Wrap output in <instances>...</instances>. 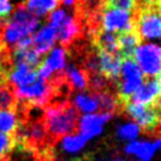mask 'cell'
<instances>
[{
  "mask_svg": "<svg viewBox=\"0 0 161 161\" xmlns=\"http://www.w3.org/2000/svg\"><path fill=\"white\" fill-rule=\"evenodd\" d=\"M44 124L49 145L54 147L59 140L67 135H75L80 112L71 101L44 108Z\"/></svg>",
  "mask_w": 161,
  "mask_h": 161,
  "instance_id": "1",
  "label": "cell"
},
{
  "mask_svg": "<svg viewBox=\"0 0 161 161\" xmlns=\"http://www.w3.org/2000/svg\"><path fill=\"white\" fill-rule=\"evenodd\" d=\"M38 25H39L38 18L26 8L25 4L24 3L18 4L17 7L11 12L7 21L4 24L3 39L5 44L11 49L23 38L31 36Z\"/></svg>",
  "mask_w": 161,
  "mask_h": 161,
  "instance_id": "2",
  "label": "cell"
},
{
  "mask_svg": "<svg viewBox=\"0 0 161 161\" xmlns=\"http://www.w3.org/2000/svg\"><path fill=\"white\" fill-rule=\"evenodd\" d=\"M136 121L145 134L160 139V105L143 106L130 101L121 103V112Z\"/></svg>",
  "mask_w": 161,
  "mask_h": 161,
  "instance_id": "3",
  "label": "cell"
},
{
  "mask_svg": "<svg viewBox=\"0 0 161 161\" xmlns=\"http://www.w3.org/2000/svg\"><path fill=\"white\" fill-rule=\"evenodd\" d=\"M132 25L141 40L160 36V5L136 6L132 13Z\"/></svg>",
  "mask_w": 161,
  "mask_h": 161,
  "instance_id": "4",
  "label": "cell"
},
{
  "mask_svg": "<svg viewBox=\"0 0 161 161\" xmlns=\"http://www.w3.org/2000/svg\"><path fill=\"white\" fill-rule=\"evenodd\" d=\"M160 47L155 44H147L136 48L134 60L139 63V67L145 76L160 75Z\"/></svg>",
  "mask_w": 161,
  "mask_h": 161,
  "instance_id": "5",
  "label": "cell"
},
{
  "mask_svg": "<svg viewBox=\"0 0 161 161\" xmlns=\"http://www.w3.org/2000/svg\"><path fill=\"white\" fill-rule=\"evenodd\" d=\"M160 75L143 76L142 84L132 95L130 101L143 106L160 105Z\"/></svg>",
  "mask_w": 161,
  "mask_h": 161,
  "instance_id": "6",
  "label": "cell"
},
{
  "mask_svg": "<svg viewBox=\"0 0 161 161\" xmlns=\"http://www.w3.org/2000/svg\"><path fill=\"white\" fill-rule=\"evenodd\" d=\"M101 28L113 33H122L133 28L132 13L122 9L103 8L101 12Z\"/></svg>",
  "mask_w": 161,
  "mask_h": 161,
  "instance_id": "7",
  "label": "cell"
},
{
  "mask_svg": "<svg viewBox=\"0 0 161 161\" xmlns=\"http://www.w3.org/2000/svg\"><path fill=\"white\" fill-rule=\"evenodd\" d=\"M99 52V71L100 74L106 78L107 80L118 82L120 76V66H121V58L119 54L106 53V52Z\"/></svg>",
  "mask_w": 161,
  "mask_h": 161,
  "instance_id": "8",
  "label": "cell"
},
{
  "mask_svg": "<svg viewBox=\"0 0 161 161\" xmlns=\"http://www.w3.org/2000/svg\"><path fill=\"white\" fill-rule=\"evenodd\" d=\"M112 115L109 114H86L80 119L79 121V126L78 130H80V136L88 140V139L93 138L94 135L99 134L101 130H103V125L105 121L111 119Z\"/></svg>",
  "mask_w": 161,
  "mask_h": 161,
  "instance_id": "9",
  "label": "cell"
},
{
  "mask_svg": "<svg viewBox=\"0 0 161 161\" xmlns=\"http://www.w3.org/2000/svg\"><path fill=\"white\" fill-rule=\"evenodd\" d=\"M55 30H57V39L59 40L61 48L64 49L75 38H78L80 34H84L81 31L80 24L78 23V20L74 17H71V15H66L61 25Z\"/></svg>",
  "mask_w": 161,
  "mask_h": 161,
  "instance_id": "10",
  "label": "cell"
},
{
  "mask_svg": "<svg viewBox=\"0 0 161 161\" xmlns=\"http://www.w3.org/2000/svg\"><path fill=\"white\" fill-rule=\"evenodd\" d=\"M141 39L139 34L132 28L127 32L118 33V54L122 59L134 58V53L138 46L141 44Z\"/></svg>",
  "mask_w": 161,
  "mask_h": 161,
  "instance_id": "11",
  "label": "cell"
},
{
  "mask_svg": "<svg viewBox=\"0 0 161 161\" xmlns=\"http://www.w3.org/2000/svg\"><path fill=\"white\" fill-rule=\"evenodd\" d=\"M57 40V30L52 26L42 27L36 36L32 38L33 49L39 57L45 55L48 51L53 47L54 42Z\"/></svg>",
  "mask_w": 161,
  "mask_h": 161,
  "instance_id": "12",
  "label": "cell"
},
{
  "mask_svg": "<svg viewBox=\"0 0 161 161\" xmlns=\"http://www.w3.org/2000/svg\"><path fill=\"white\" fill-rule=\"evenodd\" d=\"M160 147V139H157L155 142H141V141H132L125 148L126 153L135 154L141 161H149L157 149Z\"/></svg>",
  "mask_w": 161,
  "mask_h": 161,
  "instance_id": "13",
  "label": "cell"
},
{
  "mask_svg": "<svg viewBox=\"0 0 161 161\" xmlns=\"http://www.w3.org/2000/svg\"><path fill=\"white\" fill-rule=\"evenodd\" d=\"M61 3L63 0H26L24 4L34 17H45L49 15Z\"/></svg>",
  "mask_w": 161,
  "mask_h": 161,
  "instance_id": "14",
  "label": "cell"
},
{
  "mask_svg": "<svg viewBox=\"0 0 161 161\" xmlns=\"http://www.w3.org/2000/svg\"><path fill=\"white\" fill-rule=\"evenodd\" d=\"M65 73L74 91L84 92L85 90H87L88 75L82 68L74 66V65H68L67 68L65 69Z\"/></svg>",
  "mask_w": 161,
  "mask_h": 161,
  "instance_id": "15",
  "label": "cell"
},
{
  "mask_svg": "<svg viewBox=\"0 0 161 161\" xmlns=\"http://www.w3.org/2000/svg\"><path fill=\"white\" fill-rule=\"evenodd\" d=\"M42 64L49 71L52 72V74L55 72H60L65 69L66 65V53L65 49L61 47H57L52 51V53L49 54V57L45 60H42Z\"/></svg>",
  "mask_w": 161,
  "mask_h": 161,
  "instance_id": "16",
  "label": "cell"
},
{
  "mask_svg": "<svg viewBox=\"0 0 161 161\" xmlns=\"http://www.w3.org/2000/svg\"><path fill=\"white\" fill-rule=\"evenodd\" d=\"M18 127V120L14 111H0V132L13 135Z\"/></svg>",
  "mask_w": 161,
  "mask_h": 161,
  "instance_id": "17",
  "label": "cell"
},
{
  "mask_svg": "<svg viewBox=\"0 0 161 161\" xmlns=\"http://www.w3.org/2000/svg\"><path fill=\"white\" fill-rule=\"evenodd\" d=\"M74 106H75L79 112L82 111V112H94L98 109V101L97 99L94 98V95L88 92H80L75 97V103H74Z\"/></svg>",
  "mask_w": 161,
  "mask_h": 161,
  "instance_id": "18",
  "label": "cell"
},
{
  "mask_svg": "<svg viewBox=\"0 0 161 161\" xmlns=\"http://www.w3.org/2000/svg\"><path fill=\"white\" fill-rule=\"evenodd\" d=\"M15 145L17 142L13 135L5 134L3 132H0V161L7 160Z\"/></svg>",
  "mask_w": 161,
  "mask_h": 161,
  "instance_id": "19",
  "label": "cell"
},
{
  "mask_svg": "<svg viewBox=\"0 0 161 161\" xmlns=\"http://www.w3.org/2000/svg\"><path fill=\"white\" fill-rule=\"evenodd\" d=\"M103 8L122 9L133 13L136 8V0H103Z\"/></svg>",
  "mask_w": 161,
  "mask_h": 161,
  "instance_id": "20",
  "label": "cell"
},
{
  "mask_svg": "<svg viewBox=\"0 0 161 161\" xmlns=\"http://www.w3.org/2000/svg\"><path fill=\"white\" fill-rule=\"evenodd\" d=\"M0 65H3L6 71L8 72V75L13 71V60H12V52L8 46L5 44L3 36L0 34Z\"/></svg>",
  "mask_w": 161,
  "mask_h": 161,
  "instance_id": "21",
  "label": "cell"
},
{
  "mask_svg": "<svg viewBox=\"0 0 161 161\" xmlns=\"http://www.w3.org/2000/svg\"><path fill=\"white\" fill-rule=\"evenodd\" d=\"M86 140L80 135H67L63 138V148L66 152H76L84 147Z\"/></svg>",
  "mask_w": 161,
  "mask_h": 161,
  "instance_id": "22",
  "label": "cell"
},
{
  "mask_svg": "<svg viewBox=\"0 0 161 161\" xmlns=\"http://www.w3.org/2000/svg\"><path fill=\"white\" fill-rule=\"evenodd\" d=\"M140 128L136 124H127L125 126H121L118 133L122 139H127V140H133L136 138V135L139 134Z\"/></svg>",
  "mask_w": 161,
  "mask_h": 161,
  "instance_id": "23",
  "label": "cell"
},
{
  "mask_svg": "<svg viewBox=\"0 0 161 161\" xmlns=\"http://www.w3.org/2000/svg\"><path fill=\"white\" fill-rule=\"evenodd\" d=\"M66 18V12L64 9H58V11H54L48 15L49 20V26L54 27V28H58L61 23L64 21V19Z\"/></svg>",
  "mask_w": 161,
  "mask_h": 161,
  "instance_id": "24",
  "label": "cell"
},
{
  "mask_svg": "<svg viewBox=\"0 0 161 161\" xmlns=\"http://www.w3.org/2000/svg\"><path fill=\"white\" fill-rule=\"evenodd\" d=\"M11 12H12V6L9 5L8 0H0V20L7 21Z\"/></svg>",
  "mask_w": 161,
  "mask_h": 161,
  "instance_id": "25",
  "label": "cell"
},
{
  "mask_svg": "<svg viewBox=\"0 0 161 161\" xmlns=\"http://www.w3.org/2000/svg\"><path fill=\"white\" fill-rule=\"evenodd\" d=\"M8 81V72L6 71V68L0 65V86L5 85Z\"/></svg>",
  "mask_w": 161,
  "mask_h": 161,
  "instance_id": "26",
  "label": "cell"
},
{
  "mask_svg": "<svg viewBox=\"0 0 161 161\" xmlns=\"http://www.w3.org/2000/svg\"><path fill=\"white\" fill-rule=\"evenodd\" d=\"M6 23V21H1L0 20V34L3 36V28H4V24Z\"/></svg>",
  "mask_w": 161,
  "mask_h": 161,
  "instance_id": "27",
  "label": "cell"
},
{
  "mask_svg": "<svg viewBox=\"0 0 161 161\" xmlns=\"http://www.w3.org/2000/svg\"><path fill=\"white\" fill-rule=\"evenodd\" d=\"M114 161H120V159H116V160H114Z\"/></svg>",
  "mask_w": 161,
  "mask_h": 161,
  "instance_id": "28",
  "label": "cell"
},
{
  "mask_svg": "<svg viewBox=\"0 0 161 161\" xmlns=\"http://www.w3.org/2000/svg\"><path fill=\"white\" fill-rule=\"evenodd\" d=\"M75 161H76V160H75ZM78 161H80V160H78Z\"/></svg>",
  "mask_w": 161,
  "mask_h": 161,
  "instance_id": "29",
  "label": "cell"
}]
</instances>
